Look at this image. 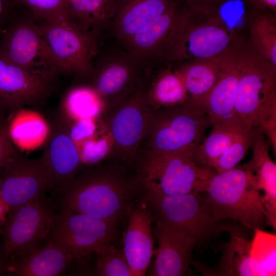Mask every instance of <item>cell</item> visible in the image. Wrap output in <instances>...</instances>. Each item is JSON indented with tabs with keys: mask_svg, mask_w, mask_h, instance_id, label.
I'll list each match as a JSON object with an SVG mask.
<instances>
[{
	"mask_svg": "<svg viewBox=\"0 0 276 276\" xmlns=\"http://www.w3.org/2000/svg\"><path fill=\"white\" fill-rule=\"evenodd\" d=\"M231 47L240 71L235 115L245 129L260 126L276 148V66L252 48Z\"/></svg>",
	"mask_w": 276,
	"mask_h": 276,
	"instance_id": "6da1fadb",
	"label": "cell"
},
{
	"mask_svg": "<svg viewBox=\"0 0 276 276\" xmlns=\"http://www.w3.org/2000/svg\"><path fill=\"white\" fill-rule=\"evenodd\" d=\"M89 167L58 191L61 208L118 224L133 203L135 183L117 169Z\"/></svg>",
	"mask_w": 276,
	"mask_h": 276,
	"instance_id": "7a4b0ae2",
	"label": "cell"
},
{
	"mask_svg": "<svg viewBox=\"0 0 276 276\" xmlns=\"http://www.w3.org/2000/svg\"><path fill=\"white\" fill-rule=\"evenodd\" d=\"M246 165L215 174L209 184L206 204L216 218L229 219L249 229L260 228L266 221L262 195Z\"/></svg>",
	"mask_w": 276,
	"mask_h": 276,
	"instance_id": "3957f363",
	"label": "cell"
},
{
	"mask_svg": "<svg viewBox=\"0 0 276 276\" xmlns=\"http://www.w3.org/2000/svg\"><path fill=\"white\" fill-rule=\"evenodd\" d=\"M224 22L215 3L192 5L178 35L159 60L176 64L219 55L234 38Z\"/></svg>",
	"mask_w": 276,
	"mask_h": 276,
	"instance_id": "277c9868",
	"label": "cell"
},
{
	"mask_svg": "<svg viewBox=\"0 0 276 276\" xmlns=\"http://www.w3.org/2000/svg\"><path fill=\"white\" fill-rule=\"evenodd\" d=\"M147 150L138 172L139 183L145 195L207 192L210 180L215 174L211 168L197 166L189 154Z\"/></svg>",
	"mask_w": 276,
	"mask_h": 276,
	"instance_id": "5b68a950",
	"label": "cell"
},
{
	"mask_svg": "<svg viewBox=\"0 0 276 276\" xmlns=\"http://www.w3.org/2000/svg\"><path fill=\"white\" fill-rule=\"evenodd\" d=\"M45 52L54 72L86 80L101 44V36L65 17L39 21Z\"/></svg>",
	"mask_w": 276,
	"mask_h": 276,
	"instance_id": "8992f818",
	"label": "cell"
},
{
	"mask_svg": "<svg viewBox=\"0 0 276 276\" xmlns=\"http://www.w3.org/2000/svg\"><path fill=\"white\" fill-rule=\"evenodd\" d=\"M210 125L204 109L188 99L180 104L153 110L144 139L149 150L193 157Z\"/></svg>",
	"mask_w": 276,
	"mask_h": 276,
	"instance_id": "52a82bcc",
	"label": "cell"
},
{
	"mask_svg": "<svg viewBox=\"0 0 276 276\" xmlns=\"http://www.w3.org/2000/svg\"><path fill=\"white\" fill-rule=\"evenodd\" d=\"M112 39L106 44H101L87 79L104 101L105 113L136 89L146 64Z\"/></svg>",
	"mask_w": 276,
	"mask_h": 276,
	"instance_id": "ba28073f",
	"label": "cell"
},
{
	"mask_svg": "<svg viewBox=\"0 0 276 276\" xmlns=\"http://www.w3.org/2000/svg\"><path fill=\"white\" fill-rule=\"evenodd\" d=\"M153 221H157L192 236L197 245L205 246L226 232L229 223L219 219L208 209L201 192L171 196H148Z\"/></svg>",
	"mask_w": 276,
	"mask_h": 276,
	"instance_id": "9c48e42d",
	"label": "cell"
},
{
	"mask_svg": "<svg viewBox=\"0 0 276 276\" xmlns=\"http://www.w3.org/2000/svg\"><path fill=\"white\" fill-rule=\"evenodd\" d=\"M117 224L60 208L54 216L45 240L61 247L73 259H78L111 243L116 237Z\"/></svg>",
	"mask_w": 276,
	"mask_h": 276,
	"instance_id": "30bf717a",
	"label": "cell"
},
{
	"mask_svg": "<svg viewBox=\"0 0 276 276\" xmlns=\"http://www.w3.org/2000/svg\"><path fill=\"white\" fill-rule=\"evenodd\" d=\"M0 56L27 70L58 76L48 58L38 20L20 6L0 35Z\"/></svg>",
	"mask_w": 276,
	"mask_h": 276,
	"instance_id": "8fae6325",
	"label": "cell"
},
{
	"mask_svg": "<svg viewBox=\"0 0 276 276\" xmlns=\"http://www.w3.org/2000/svg\"><path fill=\"white\" fill-rule=\"evenodd\" d=\"M55 208L45 195L9 210L1 232L2 251L9 260L46 239L56 214Z\"/></svg>",
	"mask_w": 276,
	"mask_h": 276,
	"instance_id": "7c38bea8",
	"label": "cell"
},
{
	"mask_svg": "<svg viewBox=\"0 0 276 276\" xmlns=\"http://www.w3.org/2000/svg\"><path fill=\"white\" fill-rule=\"evenodd\" d=\"M52 189V178L43 154L29 158L18 149L0 170V197L9 210L45 195Z\"/></svg>",
	"mask_w": 276,
	"mask_h": 276,
	"instance_id": "4fadbf2b",
	"label": "cell"
},
{
	"mask_svg": "<svg viewBox=\"0 0 276 276\" xmlns=\"http://www.w3.org/2000/svg\"><path fill=\"white\" fill-rule=\"evenodd\" d=\"M57 75L32 71L0 56V114L41 104L51 95Z\"/></svg>",
	"mask_w": 276,
	"mask_h": 276,
	"instance_id": "5bb4252c",
	"label": "cell"
},
{
	"mask_svg": "<svg viewBox=\"0 0 276 276\" xmlns=\"http://www.w3.org/2000/svg\"><path fill=\"white\" fill-rule=\"evenodd\" d=\"M153 109L143 93L137 87L122 103L104 113L101 118L113 140L112 151L130 161L146 133Z\"/></svg>",
	"mask_w": 276,
	"mask_h": 276,
	"instance_id": "9a60e30c",
	"label": "cell"
},
{
	"mask_svg": "<svg viewBox=\"0 0 276 276\" xmlns=\"http://www.w3.org/2000/svg\"><path fill=\"white\" fill-rule=\"evenodd\" d=\"M192 5L186 0H174L168 9L143 31L119 42L146 63L161 59L178 35Z\"/></svg>",
	"mask_w": 276,
	"mask_h": 276,
	"instance_id": "2e32d148",
	"label": "cell"
},
{
	"mask_svg": "<svg viewBox=\"0 0 276 276\" xmlns=\"http://www.w3.org/2000/svg\"><path fill=\"white\" fill-rule=\"evenodd\" d=\"M42 146L53 189L58 192L76 176L83 166L77 145L70 135L68 123L59 112L50 121Z\"/></svg>",
	"mask_w": 276,
	"mask_h": 276,
	"instance_id": "e0dca14e",
	"label": "cell"
},
{
	"mask_svg": "<svg viewBox=\"0 0 276 276\" xmlns=\"http://www.w3.org/2000/svg\"><path fill=\"white\" fill-rule=\"evenodd\" d=\"M152 231L158 243L156 259L148 275H185L197 245L192 236L157 221Z\"/></svg>",
	"mask_w": 276,
	"mask_h": 276,
	"instance_id": "ac0fdd59",
	"label": "cell"
},
{
	"mask_svg": "<svg viewBox=\"0 0 276 276\" xmlns=\"http://www.w3.org/2000/svg\"><path fill=\"white\" fill-rule=\"evenodd\" d=\"M128 226L125 232L123 249L132 276H143L149 266L153 252L151 209L144 198L129 208Z\"/></svg>",
	"mask_w": 276,
	"mask_h": 276,
	"instance_id": "d6986e66",
	"label": "cell"
},
{
	"mask_svg": "<svg viewBox=\"0 0 276 276\" xmlns=\"http://www.w3.org/2000/svg\"><path fill=\"white\" fill-rule=\"evenodd\" d=\"M137 87L153 110L180 104L189 98L176 68L172 63L158 60L146 63Z\"/></svg>",
	"mask_w": 276,
	"mask_h": 276,
	"instance_id": "ffe728a7",
	"label": "cell"
},
{
	"mask_svg": "<svg viewBox=\"0 0 276 276\" xmlns=\"http://www.w3.org/2000/svg\"><path fill=\"white\" fill-rule=\"evenodd\" d=\"M223 68L215 85L200 100H190L204 109L211 125L227 124L240 126L234 111L240 71L231 44L223 52Z\"/></svg>",
	"mask_w": 276,
	"mask_h": 276,
	"instance_id": "44dd1931",
	"label": "cell"
},
{
	"mask_svg": "<svg viewBox=\"0 0 276 276\" xmlns=\"http://www.w3.org/2000/svg\"><path fill=\"white\" fill-rule=\"evenodd\" d=\"M9 260L6 274L13 276L64 275L73 259L59 246L45 240Z\"/></svg>",
	"mask_w": 276,
	"mask_h": 276,
	"instance_id": "7402d4cb",
	"label": "cell"
},
{
	"mask_svg": "<svg viewBox=\"0 0 276 276\" xmlns=\"http://www.w3.org/2000/svg\"><path fill=\"white\" fill-rule=\"evenodd\" d=\"M174 0H116L108 33L119 42L140 33L160 16Z\"/></svg>",
	"mask_w": 276,
	"mask_h": 276,
	"instance_id": "603a6c76",
	"label": "cell"
},
{
	"mask_svg": "<svg viewBox=\"0 0 276 276\" xmlns=\"http://www.w3.org/2000/svg\"><path fill=\"white\" fill-rule=\"evenodd\" d=\"M247 228L229 223L226 232L229 240L223 246L216 270L211 275L221 276H268L250 254L251 240L246 236Z\"/></svg>",
	"mask_w": 276,
	"mask_h": 276,
	"instance_id": "cb8c5ba5",
	"label": "cell"
},
{
	"mask_svg": "<svg viewBox=\"0 0 276 276\" xmlns=\"http://www.w3.org/2000/svg\"><path fill=\"white\" fill-rule=\"evenodd\" d=\"M260 128L257 132L251 148L253 155L246 165L254 175L257 189L264 190L262 202L266 223L276 228V165L268 153V143Z\"/></svg>",
	"mask_w": 276,
	"mask_h": 276,
	"instance_id": "d4e9b609",
	"label": "cell"
},
{
	"mask_svg": "<svg viewBox=\"0 0 276 276\" xmlns=\"http://www.w3.org/2000/svg\"><path fill=\"white\" fill-rule=\"evenodd\" d=\"M224 63L223 52L210 58L175 64L183 80L188 99L197 101L203 98L220 78Z\"/></svg>",
	"mask_w": 276,
	"mask_h": 276,
	"instance_id": "484cf974",
	"label": "cell"
},
{
	"mask_svg": "<svg viewBox=\"0 0 276 276\" xmlns=\"http://www.w3.org/2000/svg\"><path fill=\"white\" fill-rule=\"evenodd\" d=\"M116 6V0H67L65 17L102 36L108 31Z\"/></svg>",
	"mask_w": 276,
	"mask_h": 276,
	"instance_id": "4316f807",
	"label": "cell"
},
{
	"mask_svg": "<svg viewBox=\"0 0 276 276\" xmlns=\"http://www.w3.org/2000/svg\"><path fill=\"white\" fill-rule=\"evenodd\" d=\"M59 112L68 121L100 118L106 107L97 91L87 83L70 88L62 98Z\"/></svg>",
	"mask_w": 276,
	"mask_h": 276,
	"instance_id": "83f0119b",
	"label": "cell"
},
{
	"mask_svg": "<svg viewBox=\"0 0 276 276\" xmlns=\"http://www.w3.org/2000/svg\"><path fill=\"white\" fill-rule=\"evenodd\" d=\"M10 136L20 149H32L43 143L49 126L38 114L22 109L6 117Z\"/></svg>",
	"mask_w": 276,
	"mask_h": 276,
	"instance_id": "f1b7e54d",
	"label": "cell"
},
{
	"mask_svg": "<svg viewBox=\"0 0 276 276\" xmlns=\"http://www.w3.org/2000/svg\"><path fill=\"white\" fill-rule=\"evenodd\" d=\"M247 16L252 48L276 66L275 14L252 7Z\"/></svg>",
	"mask_w": 276,
	"mask_h": 276,
	"instance_id": "f546056e",
	"label": "cell"
},
{
	"mask_svg": "<svg viewBox=\"0 0 276 276\" xmlns=\"http://www.w3.org/2000/svg\"><path fill=\"white\" fill-rule=\"evenodd\" d=\"M209 136L197 147L193 159L199 166L214 168L219 157L228 148L244 128L234 125H213Z\"/></svg>",
	"mask_w": 276,
	"mask_h": 276,
	"instance_id": "4dcf8cb0",
	"label": "cell"
},
{
	"mask_svg": "<svg viewBox=\"0 0 276 276\" xmlns=\"http://www.w3.org/2000/svg\"><path fill=\"white\" fill-rule=\"evenodd\" d=\"M101 119V125L96 134L77 145L83 166L98 164L112 152V134L105 122Z\"/></svg>",
	"mask_w": 276,
	"mask_h": 276,
	"instance_id": "1f68e13d",
	"label": "cell"
},
{
	"mask_svg": "<svg viewBox=\"0 0 276 276\" xmlns=\"http://www.w3.org/2000/svg\"><path fill=\"white\" fill-rule=\"evenodd\" d=\"M94 254L95 275L132 276L123 250L111 243L100 247Z\"/></svg>",
	"mask_w": 276,
	"mask_h": 276,
	"instance_id": "d6a6232c",
	"label": "cell"
},
{
	"mask_svg": "<svg viewBox=\"0 0 276 276\" xmlns=\"http://www.w3.org/2000/svg\"><path fill=\"white\" fill-rule=\"evenodd\" d=\"M250 254L268 276L276 275V235L260 228L254 229Z\"/></svg>",
	"mask_w": 276,
	"mask_h": 276,
	"instance_id": "836d02e7",
	"label": "cell"
},
{
	"mask_svg": "<svg viewBox=\"0 0 276 276\" xmlns=\"http://www.w3.org/2000/svg\"><path fill=\"white\" fill-rule=\"evenodd\" d=\"M260 126L242 129L228 148L218 159L214 168L218 173H222L236 167L251 148Z\"/></svg>",
	"mask_w": 276,
	"mask_h": 276,
	"instance_id": "e575fe53",
	"label": "cell"
},
{
	"mask_svg": "<svg viewBox=\"0 0 276 276\" xmlns=\"http://www.w3.org/2000/svg\"><path fill=\"white\" fill-rule=\"evenodd\" d=\"M38 20L48 21L65 17L67 0H16Z\"/></svg>",
	"mask_w": 276,
	"mask_h": 276,
	"instance_id": "d590c367",
	"label": "cell"
},
{
	"mask_svg": "<svg viewBox=\"0 0 276 276\" xmlns=\"http://www.w3.org/2000/svg\"><path fill=\"white\" fill-rule=\"evenodd\" d=\"M66 121L68 123L70 135L77 145L95 135L101 124V118Z\"/></svg>",
	"mask_w": 276,
	"mask_h": 276,
	"instance_id": "8d00e7d4",
	"label": "cell"
},
{
	"mask_svg": "<svg viewBox=\"0 0 276 276\" xmlns=\"http://www.w3.org/2000/svg\"><path fill=\"white\" fill-rule=\"evenodd\" d=\"M18 149L10 136L6 118L0 122V170Z\"/></svg>",
	"mask_w": 276,
	"mask_h": 276,
	"instance_id": "74e56055",
	"label": "cell"
},
{
	"mask_svg": "<svg viewBox=\"0 0 276 276\" xmlns=\"http://www.w3.org/2000/svg\"><path fill=\"white\" fill-rule=\"evenodd\" d=\"M18 6L16 0H0V35Z\"/></svg>",
	"mask_w": 276,
	"mask_h": 276,
	"instance_id": "f35d334b",
	"label": "cell"
},
{
	"mask_svg": "<svg viewBox=\"0 0 276 276\" xmlns=\"http://www.w3.org/2000/svg\"><path fill=\"white\" fill-rule=\"evenodd\" d=\"M254 7L261 10L268 11L275 14L276 0H246Z\"/></svg>",
	"mask_w": 276,
	"mask_h": 276,
	"instance_id": "ab89813d",
	"label": "cell"
},
{
	"mask_svg": "<svg viewBox=\"0 0 276 276\" xmlns=\"http://www.w3.org/2000/svg\"><path fill=\"white\" fill-rule=\"evenodd\" d=\"M9 209L3 202L0 197V234L2 232V226L3 225L6 218Z\"/></svg>",
	"mask_w": 276,
	"mask_h": 276,
	"instance_id": "60d3db41",
	"label": "cell"
},
{
	"mask_svg": "<svg viewBox=\"0 0 276 276\" xmlns=\"http://www.w3.org/2000/svg\"><path fill=\"white\" fill-rule=\"evenodd\" d=\"M9 264V260L5 256L3 251L0 252V275L6 274Z\"/></svg>",
	"mask_w": 276,
	"mask_h": 276,
	"instance_id": "b9f144b4",
	"label": "cell"
},
{
	"mask_svg": "<svg viewBox=\"0 0 276 276\" xmlns=\"http://www.w3.org/2000/svg\"><path fill=\"white\" fill-rule=\"evenodd\" d=\"M188 3H190L192 5H200V4H205L211 3L218 1L219 0H186Z\"/></svg>",
	"mask_w": 276,
	"mask_h": 276,
	"instance_id": "7bdbcfd3",
	"label": "cell"
},
{
	"mask_svg": "<svg viewBox=\"0 0 276 276\" xmlns=\"http://www.w3.org/2000/svg\"><path fill=\"white\" fill-rule=\"evenodd\" d=\"M5 119V117H3L1 114H0V122L4 120Z\"/></svg>",
	"mask_w": 276,
	"mask_h": 276,
	"instance_id": "ee69618b",
	"label": "cell"
}]
</instances>
